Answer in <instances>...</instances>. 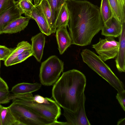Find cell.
I'll use <instances>...</instances> for the list:
<instances>
[{
    "instance_id": "29",
    "label": "cell",
    "mask_w": 125,
    "mask_h": 125,
    "mask_svg": "<svg viewBox=\"0 0 125 125\" xmlns=\"http://www.w3.org/2000/svg\"><path fill=\"white\" fill-rule=\"evenodd\" d=\"M10 92L9 90H0V104L7 97Z\"/></svg>"
},
{
    "instance_id": "34",
    "label": "cell",
    "mask_w": 125,
    "mask_h": 125,
    "mask_svg": "<svg viewBox=\"0 0 125 125\" xmlns=\"http://www.w3.org/2000/svg\"><path fill=\"white\" fill-rule=\"evenodd\" d=\"M1 105L0 104V125H2L1 118V115H0V106Z\"/></svg>"
},
{
    "instance_id": "24",
    "label": "cell",
    "mask_w": 125,
    "mask_h": 125,
    "mask_svg": "<svg viewBox=\"0 0 125 125\" xmlns=\"http://www.w3.org/2000/svg\"><path fill=\"white\" fill-rule=\"evenodd\" d=\"M99 8L101 16L104 23L112 17L111 10L108 0H101Z\"/></svg>"
},
{
    "instance_id": "20",
    "label": "cell",
    "mask_w": 125,
    "mask_h": 125,
    "mask_svg": "<svg viewBox=\"0 0 125 125\" xmlns=\"http://www.w3.org/2000/svg\"><path fill=\"white\" fill-rule=\"evenodd\" d=\"M47 22L52 33H55L56 29L54 26L52 13L50 7L46 0H41L39 4Z\"/></svg>"
},
{
    "instance_id": "1",
    "label": "cell",
    "mask_w": 125,
    "mask_h": 125,
    "mask_svg": "<svg viewBox=\"0 0 125 125\" xmlns=\"http://www.w3.org/2000/svg\"><path fill=\"white\" fill-rule=\"evenodd\" d=\"M66 2L72 44L81 46L90 44L103 25L99 7L86 0H67Z\"/></svg>"
},
{
    "instance_id": "19",
    "label": "cell",
    "mask_w": 125,
    "mask_h": 125,
    "mask_svg": "<svg viewBox=\"0 0 125 125\" xmlns=\"http://www.w3.org/2000/svg\"><path fill=\"white\" fill-rule=\"evenodd\" d=\"M31 49V45L27 41H23L19 43L6 60L4 64L6 66H11L14 59L20 54L28 50Z\"/></svg>"
},
{
    "instance_id": "17",
    "label": "cell",
    "mask_w": 125,
    "mask_h": 125,
    "mask_svg": "<svg viewBox=\"0 0 125 125\" xmlns=\"http://www.w3.org/2000/svg\"><path fill=\"white\" fill-rule=\"evenodd\" d=\"M41 86V84L37 82L34 83H22L14 86L11 92L14 94L32 93L38 90Z\"/></svg>"
},
{
    "instance_id": "11",
    "label": "cell",
    "mask_w": 125,
    "mask_h": 125,
    "mask_svg": "<svg viewBox=\"0 0 125 125\" xmlns=\"http://www.w3.org/2000/svg\"><path fill=\"white\" fill-rule=\"evenodd\" d=\"M30 17L36 21L41 32L47 36L52 34L39 4L34 6Z\"/></svg>"
},
{
    "instance_id": "15",
    "label": "cell",
    "mask_w": 125,
    "mask_h": 125,
    "mask_svg": "<svg viewBox=\"0 0 125 125\" xmlns=\"http://www.w3.org/2000/svg\"><path fill=\"white\" fill-rule=\"evenodd\" d=\"M32 18L29 17L21 16L8 25L3 30V33H14L23 30L27 26L30 20Z\"/></svg>"
},
{
    "instance_id": "14",
    "label": "cell",
    "mask_w": 125,
    "mask_h": 125,
    "mask_svg": "<svg viewBox=\"0 0 125 125\" xmlns=\"http://www.w3.org/2000/svg\"><path fill=\"white\" fill-rule=\"evenodd\" d=\"M31 40L32 55L38 62H40L42 57L45 42L44 34L40 32L32 37Z\"/></svg>"
},
{
    "instance_id": "12",
    "label": "cell",
    "mask_w": 125,
    "mask_h": 125,
    "mask_svg": "<svg viewBox=\"0 0 125 125\" xmlns=\"http://www.w3.org/2000/svg\"><path fill=\"white\" fill-rule=\"evenodd\" d=\"M21 16L16 4L0 14V34L9 23Z\"/></svg>"
},
{
    "instance_id": "28",
    "label": "cell",
    "mask_w": 125,
    "mask_h": 125,
    "mask_svg": "<svg viewBox=\"0 0 125 125\" xmlns=\"http://www.w3.org/2000/svg\"><path fill=\"white\" fill-rule=\"evenodd\" d=\"M116 98L123 109L125 111V91L118 92Z\"/></svg>"
},
{
    "instance_id": "2",
    "label": "cell",
    "mask_w": 125,
    "mask_h": 125,
    "mask_svg": "<svg viewBox=\"0 0 125 125\" xmlns=\"http://www.w3.org/2000/svg\"><path fill=\"white\" fill-rule=\"evenodd\" d=\"M86 84V77L83 73L75 69L69 70L63 73L54 84L52 97L63 109L76 112L85 97Z\"/></svg>"
},
{
    "instance_id": "9",
    "label": "cell",
    "mask_w": 125,
    "mask_h": 125,
    "mask_svg": "<svg viewBox=\"0 0 125 125\" xmlns=\"http://www.w3.org/2000/svg\"><path fill=\"white\" fill-rule=\"evenodd\" d=\"M122 24L113 17L104 23L101 34L106 37H118L122 30Z\"/></svg>"
},
{
    "instance_id": "13",
    "label": "cell",
    "mask_w": 125,
    "mask_h": 125,
    "mask_svg": "<svg viewBox=\"0 0 125 125\" xmlns=\"http://www.w3.org/2000/svg\"><path fill=\"white\" fill-rule=\"evenodd\" d=\"M56 37L58 49L60 54H63L72 44V40L67 29V26H63L57 28Z\"/></svg>"
},
{
    "instance_id": "10",
    "label": "cell",
    "mask_w": 125,
    "mask_h": 125,
    "mask_svg": "<svg viewBox=\"0 0 125 125\" xmlns=\"http://www.w3.org/2000/svg\"><path fill=\"white\" fill-rule=\"evenodd\" d=\"M118 38L119 48L115 61L116 67L118 71L120 72H125V22L122 24L121 33Z\"/></svg>"
},
{
    "instance_id": "4",
    "label": "cell",
    "mask_w": 125,
    "mask_h": 125,
    "mask_svg": "<svg viewBox=\"0 0 125 125\" xmlns=\"http://www.w3.org/2000/svg\"><path fill=\"white\" fill-rule=\"evenodd\" d=\"M81 54L83 62L106 81L118 92L125 91L123 82L98 56L87 49L83 50Z\"/></svg>"
},
{
    "instance_id": "26",
    "label": "cell",
    "mask_w": 125,
    "mask_h": 125,
    "mask_svg": "<svg viewBox=\"0 0 125 125\" xmlns=\"http://www.w3.org/2000/svg\"><path fill=\"white\" fill-rule=\"evenodd\" d=\"M14 49V48H10L0 45V60L5 61Z\"/></svg>"
},
{
    "instance_id": "23",
    "label": "cell",
    "mask_w": 125,
    "mask_h": 125,
    "mask_svg": "<svg viewBox=\"0 0 125 125\" xmlns=\"http://www.w3.org/2000/svg\"><path fill=\"white\" fill-rule=\"evenodd\" d=\"M15 2L21 14L24 13L26 16L30 17L31 12L34 6L33 3L27 0L15 1Z\"/></svg>"
},
{
    "instance_id": "5",
    "label": "cell",
    "mask_w": 125,
    "mask_h": 125,
    "mask_svg": "<svg viewBox=\"0 0 125 125\" xmlns=\"http://www.w3.org/2000/svg\"><path fill=\"white\" fill-rule=\"evenodd\" d=\"M63 69L62 61L56 55L50 56L41 63L39 74L41 84L46 86L53 84Z\"/></svg>"
},
{
    "instance_id": "32",
    "label": "cell",
    "mask_w": 125,
    "mask_h": 125,
    "mask_svg": "<svg viewBox=\"0 0 125 125\" xmlns=\"http://www.w3.org/2000/svg\"><path fill=\"white\" fill-rule=\"evenodd\" d=\"M117 125H125V118H122L120 119L117 123Z\"/></svg>"
},
{
    "instance_id": "37",
    "label": "cell",
    "mask_w": 125,
    "mask_h": 125,
    "mask_svg": "<svg viewBox=\"0 0 125 125\" xmlns=\"http://www.w3.org/2000/svg\"></svg>"
},
{
    "instance_id": "22",
    "label": "cell",
    "mask_w": 125,
    "mask_h": 125,
    "mask_svg": "<svg viewBox=\"0 0 125 125\" xmlns=\"http://www.w3.org/2000/svg\"><path fill=\"white\" fill-rule=\"evenodd\" d=\"M51 9L53 23L55 28L56 29V21L61 7L67 0H46Z\"/></svg>"
},
{
    "instance_id": "3",
    "label": "cell",
    "mask_w": 125,
    "mask_h": 125,
    "mask_svg": "<svg viewBox=\"0 0 125 125\" xmlns=\"http://www.w3.org/2000/svg\"><path fill=\"white\" fill-rule=\"evenodd\" d=\"M12 100V103L21 104L29 108L41 115L50 120H57L61 114L59 105L54 100L32 93L10 94L4 100L5 103Z\"/></svg>"
},
{
    "instance_id": "30",
    "label": "cell",
    "mask_w": 125,
    "mask_h": 125,
    "mask_svg": "<svg viewBox=\"0 0 125 125\" xmlns=\"http://www.w3.org/2000/svg\"><path fill=\"white\" fill-rule=\"evenodd\" d=\"M0 90H9V87L7 84L0 77Z\"/></svg>"
},
{
    "instance_id": "25",
    "label": "cell",
    "mask_w": 125,
    "mask_h": 125,
    "mask_svg": "<svg viewBox=\"0 0 125 125\" xmlns=\"http://www.w3.org/2000/svg\"><path fill=\"white\" fill-rule=\"evenodd\" d=\"M32 55L31 49L26 50L19 55L14 59L11 65L21 63Z\"/></svg>"
},
{
    "instance_id": "7",
    "label": "cell",
    "mask_w": 125,
    "mask_h": 125,
    "mask_svg": "<svg viewBox=\"0 0 125 125\" xmlns=\"http://www.w3.org/2000/svg\"><path fill=\"white\" fill-rule=\"evenodd\" d=\"M119 44L114 37H106L104 39L99 38L97 43L93 44L92 47L95 50L99 57L104 61L115 58L118 53Z\"/></svg>"
},
{
    "instance_id": "33",
    "label": "cell",
    "mask_w": 125,
    "mask_h": 125,
    "mask_svg": "<svg viewBox=\"0 0 125 125\" xmlns=\"http://www.w3.org/2000/svg\"><path fill=\"white\" fill-rule=\"evenodd\" d=\"M34 2V5L36 6L39 4L41 0H33Z\"/></svg>"
},
{
    "instance_id": "21",
    "label": "cell",
    "mask_w": 125,
    "mask_h": 125,
    "mask_svg": "<svg viewBox=\"0 0 125 125\" xmlns=\"http://www.w3.org/2000/svg\"><path fill=\"white\" fill-rule=\"evenodd\" d=\"M69 14L66 2L62 6L56 21L57 28L63 26H68Z\"/></svg>"
},
{
    "instance_id": "18",
    "label": "cell",
    "mask_w": 125,
    "mask_h": 125,
    "mask_svg": "<svg viewBox=\"0 0 125 125\" xmlns=\"http://www.w3.org/2000/svg\"><path fill=\"white\" fill-rule=\"evenodd\" d=\"M0 115L2 125H23L16 119L9 106L1 105Z\"/></svg>"
},
{
    "instance_id": "8",
    "label": "cell",
    "mask_w": 125,
    "mask_h": 125,
    "mask_svg": "<svg viewBox=\"0 0 125 125\" xmlns=\"http://www.w3.org/2000/svg\"><path fill=\"white\" fill-rule=\"evenodd\" d=\"M86 97L82 101L79 109L76 112L63 109V115L67 121V125H90L86 116L85 108Z\"/></svg>"
},
{
    "instance_id": "16",
    "label": "cell",
    "mask_w": 125,
    "mask_h": 125,
    "mask_svg": "<svg viewBox=\"0 0 125 125\" xmlns=\"http://www.w3.org/2000/svg\"><path fill=\"white\" fill-rule=\"evenodd\" d=\"M112 17L122 24L125 22V0H108Z\"/></svg>"
},
{
    "instance_id": "27",
    "label": "cell",
    "mask_w": 125,
    "mask_h": 125,
    "mask_svg": "<svg viewBox=\"0 0 125 125\" xmlns=\"http://www.w3.org/2000/svg\"><path fill=\"white\" fill-rule=\"evenodd\" d=\"M15 4L14 0H0V14Z\"/></svg>"
},
{
    "instance_id": "35",
    "label": "cell",
    "mask_w": 125,
    "mask_h": 125,
    "mask_svg": "<svg viewBox=\"0 0 125 125\" xmlns=\"http://www.w3.org/2000/svg\"></svg>"
},
{
    "instance_id": "6",
    "label": "cell",
    "mask_w": 125,
    "mask_h": 125,
    "mask_svg": "<svg viewBox=\"0 0 125 125\" xmlns=\"http://www.w3.org/2000/svg\"><path fill=\"white\" fill-rule=\"evenodd\" d=\"M9 107L16 119L23 125H50L54 121L21 104L12 103Z\"/></svg>"
},
{
    "instance_id": "31",
    "label": "cell",
    "mask_w": 125,
    "mask_h": 125,
    "mask_svg": "<svg viewBox=\"0 0 125 125\" xmlns=\"http://www.w3.org/2000/svg\"><path fill=\"white\" fill-rule=\"evenodd\" d=\"M67 122H61L57 120L54 121L50 124V125H67Z\"/></svg>"
},
{
    "instance_id": "36",
    "label": "cell",
    "mask_w": 125,
    "mask_h": 125,
    "mask_svg": "<svg viewBox=\"0 0 125 125\" xmlns=\"http://www.w3.org/2000/svg\"><path fill=\"white\" fill-rule=\"evenodd\" d=\"M14 1H15V0H14Z\"/></svg>"
}]
</instances>
